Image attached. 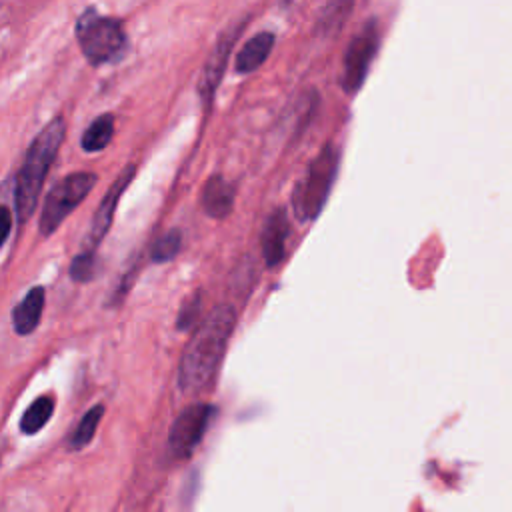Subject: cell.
<instances>
[{"mask_svg": "<svg viewBox=\"0 0 512 512\" xmlns=\"http://www.w3.org/2000/svg\"><path fill=\"white\" fill-rule=\"evenodd\" d=\"M234 186L220 174H214L212 178H208L202 186V194H200V204L204 208V212L214 218V220H222L232 212L234 206Z\"/></svg>", "mask_w": 512, "mask_h": 512, "instance_id": "cell-11", "label": "cell"}, {"mask_svg": "<svg viewBox=\"0 0 512 512\" xmlns=\"http://www.w3.org/2000/svg\"><path fill=\"white\" fill-rule=\"evenodd\" d=\"M66 136V122L62 116H54L32 138L24 162L14 176V210L24 222L36 208L46 172L50 170L60 144Z\"/></svg>", "mask_w": 512, "mask_h": 512, "instance_id": "cell-2", "label": "cell"}, {"mask_svg": "<svg viewBox=\"0 0 512 512\" xmlns=\"http://www.w3.org/2000/svg\"><path fill=\"white\" fill-rule=\"evenodd\" d=\"M214 408L210 404L198 402V404H190L186 406L176 420L170 426L168 432V448L172 452V456L176 458H188L196 446L200 444L210 418H212Z\"/></svg>", "mask_w": 512, "mask_h": 512, "instance_id": "cell-7", "label": "cell"}, {"mask_svg": "<svg viewBox=\"0 0 512 512\" xmlns=\"http://www.w3.org/2000/svg\"><path fill=\"white\" fill-rule=\"evenodd\" d=\"M96 276V254L92 250H84L70 262V278L74 282H90Z\"/></svg>", "mask_w": 512, "mask_h": 512, "instance_id": "cell-18", "label": "cell"}, {"mask_svg": "<svg viewBox=\"0 0 512 512\" xmlns=\"http://www.w3.org/2000/svg\"><path fill=\"white\" fill-rule=\"evenodd\" d=\"M272 46H274V34L268 30L248 38L242 44L240 52L236 54V70L240 74H250L258 70L264 64V60L270 56Z\"/></svg>", "mask_w": 512, "mask_h": 512, "instance_id": "cell-13", "label": "cell"}, {"mask_svg": "<svg viewBox=\"0 0 512 512\" xmlns=\"http://www.w3.org/2000/svg\"><path fill=\"white\" fill-rule=\"evenodd\" d=\"M182 248V232L178 228H170L168 232H164L150 248V260L152 262H170L172 258H176V254Z\"/></svg>", "mask_w": 512, "mask_h": 512, "instance_id": "cell-17", "label": "cell"}, {"mask_svg": "<svg viewBox=\"0 0 512 512\" xmlns=\"http://www.w3.org/2000/svg\"><path fill=\"white\" fill-rule=\"evenodd\" d=\"M114 136V116L110 112L94 118L80 138V146L84 152H100L104 150Z\"/></svg>", "mask_w": 512, "mask_h": 512, "instance_id": "cell-14", "label": "cell"}, {"mask_svg": "<svg viewBox=\"0 0 512 512\" xmlns=\"http://www.w3.org/2000/svg\"><path fill=\"white\" fill-rule=\"evenodd\" d=\"M236 326V310L230 304L216 306L188 340L180 366L178 388L184 394L202 390L216 374L232 330Z\"/></svg>", "mask_w": 512, "mask_h": 512, "instance_id": "cell-1", "label": "cell"}, {"mask_svg": "<svg viewBox=\"0 0 512 512\" xmlns=\"http://www.w3.org/2000/svg\"><path fill=\"white\" fill-rule=\"evenodd\" d=\"M102 414H104V406H102V404H96V406H92V408L80 418V422L76 424V428H74V432H72V436H70V446H72L74 450L84 448L86 444H90V440L94 438L96 428H98V424H100V420H102Z\"/></svg>", "mask_w": 512, "mask_h": 512, "instance_id": "cell-16", "label": "cell"}, {"mask_svg": "<svg viewBox=\"0 0 512 512\" xmlns=\"http://www.w3.org/2000/svg\"><path fill=\"white\" fill-rule=\"evenodd\" d=\"M136 174V164H128L122 168V172L116 176V180L112 182V186L106 190V194L102 196L94 216H92V222H90V230H88V236H86V250H96L98 244L102 242V238L106 236L110 224H112V218H114V212H116V206L122 198V192L128 188V184L132 182Z\"/></svg>", "mask_w": 512, "mask_h": 512, "instance_id": "cell-8", "label": "cell"}, {"mask_svg": "<svg viewBox=\"0 0 512 512\" xmlns=\"http://www.w3.org/2000/svg\"><path fill=\"white\" fill-rule=\"evenodd\" d=\"M290 234V224L284 208L272 210L262 226L260 232V246H262V256L268 268L278 266L284 256H286V240Z\"/></svg>", "mask_w": 512, "mask_h": 512, "instance_id": "cell-10", "label": "cell"}, {"mask_svg": "<svg viewBox=\"0 0 512 512\" xmlns=\"http://www.w3.org/2000/svg\"><path fill=\"white\" fill-rule=\"evenodd\" d=\"M2 224H4V232H2V244H6L10 240V232H12V208L10 206H2Z\"/></svg>", "mask_w": 512, "mask_h": 512, "instance_id": "cell-20", "label": "cell"}, {"mask_svg": "<svg viewBox=\"0 0 512 512\" xmlns=\"http://www.w3.org/2000/svg\"><path fill=\"white\" fill-rule=\"evenodd\" d=\"M46 292L42 286H34L26 292V296L12 308V328L18 336L32 334L38 324L44 310Z\"/></svg>", "mask_w": 512, "mask_h": 512, "instance_id": "cell-12", "label": "cell"}, {"mask_svg": "<svg viewBox=\"0 0 512 512\" xmlns=\"http://www.w3.org/2000/svg\"><path fill=\"white\" fill-rule=\"evenodd\" d=\"M242 28L240 26H234V28H228V30H222V34L218 36L210 56L206 58V64H204V70L200 74V82H198V92H200V98L204 102H210L220 80H222V74L226 70V64H228V58H230V52H232V46L236 42V36H238V30Z\"/></svg>", "mask_w": 512, "mask_h": 512, "instance_id": "cell-9", "label": "cell"}, {"mask_svg": "<svg viewBox=\"0 0 512 512\" xmlns=\"http://www.w3.org/2000/svg\"><path fill=\"white\" fill-rule=\"evenodd\" d=\"M380 34L376 22H366L360 32L350 40L344 54V70H342V88L346 94H356L370 70V64L378 52Z\"/></svg>", "mask_w": 512, "mask_h": 512, "instance_id": "cell-6", "label": "cell"}, {"mask_svg": "<svg viewBox=\"0 0 512 512\" xmlns=\"http://www.w3.org/2000/svg\"><path fill=\"white\" fill-rule=\"evenodd\" d=\"M96 180L98 176L94 172H72L48 190L38 220V230L44 238L58 230L64 218H68L70 212L88 196Z\"/></svg>", "mask_w": 512, "mask_h": 512, "instance_id": "cell-5", "label": "cell"}, {"mask_svg": "<svg viewBox=\"0 0 512 512\" xmlns=\"http://www.w3.org/2000/svg\"><path fill=\"white\" fill-rule=\"evenodd\" d=\"M338 172V148L326 144L308 164L304 176L296 182L292 192V210L300 222L314 220L334 184Z\"/></svg>", "mask_w": 512, "mask_h": 512, "instance_id": "cell-4", "label": "cell"}, {"mask_svg": "<svg viewBox=\"0 0 512 512\" xmlns=\"http://www.w3.org/2000/svg\"><path fill=\"white\" fill-rule=\"evenodd\" d=\"M74 34L82 54L94 66L116 62L124 56L128 46L122 24L116 18L100 14L94 6L78 14Z\"/></svg>", "mask_w": 512, "mask_h": 512, "instance_id": "cell-3", "label": "cell"}, {"mask_svg": "<svg viewBox=\"0 0 512 512\" xmlns=\"http://www.w3.org/2000/svg\"><path fill=\"white\" fill-rule=\"evenodd\" d=\"M200 296H202V292L198 290V292H194V294L182 304V308H180V312H178V318H176L178 330H188V328L196 322L198 312H200Z\"/></svg>", "mask_w": 512, "mask_h": 512, "instance_id": "cell-19", "label": "cell"}, {"mask_svg": "<svg viewBox=\"0 0 512 512\" xmlns=\"http://www.w3.org/2000/svg\"><path fill=\"white\" fill-rule=\"evenodd\" d=\"M52 412H54V398L48 396V394L38 396V398L24 410V414H22V418H20V430H22L24 434H36V432H40V430L46 426V422L50 420Z\"/></svg>", "mask_w": 512, "mask_h": 512, "instance_id": "cell-15", "label": "cell"}]
</instances>
